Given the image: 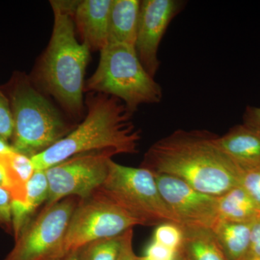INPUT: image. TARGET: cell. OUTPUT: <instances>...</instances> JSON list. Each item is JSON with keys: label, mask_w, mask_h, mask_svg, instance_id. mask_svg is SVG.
<instances>
[{"label": "cell", "mask_w": 260, "mask_h": 260, "mask_svg": "<svg viewBox=\"0 0 260 260\" xmlns=\"http://www.w3.org/2000/svg\"><path fill=\"white\" fill-rule=\"evenodd\" d=\"M246 260H260V257H259V258H250V259H248Z\"/></svg>", "instance_id": "33"}, {"label": "cell", "mask_w": 260, "mask_h": 260, "mask_svg": "<svg viewBox=\"0 0 260 260\" xmlns=\"http://www.w3.org/2000/svg\"><path fill=\"white\" fill-rule=\"evenodd\" d=\"M143 223L104 191L98 189L80 200L67 228L61 258L89 243L120 236Z\"/></svg>", "instance_id": "7"}, {"label": "cell", "mask_w": 260, "mask_h": 260, "mask_svg": "<svg viewBox=\"0 0 260 260\" xmlns=\"http://www.w3.org/2000/svg\"><path fill=\"white\" fill-rule=\"evenodd\" d=\"M244 124L260 133V107L246 108L244 114Z\"/></svg>", "instance_id": "28"}, {"label": "cell", "mask_w": 260, "mask_h": 260, "mask_svg": "<svg viewBox=\"0 0 260 260\" xmlns=\"http://www.w3.org/2000/svg\"><path fill=\"white\" fill-rule=\"evenodd\" d=\"M8 98L14 121L11 145L15 151L34 156L71 132L59 111L23 75L13 78Z\"/></svg>", "instance_id": "4"}, {"label": "cell", "mask_w": 260, "mask_h": 260, "mask_svg": "<svg viewBox=\"0 0 260 260\" xmlns=\"http://www.w3.org/2000/svg\"><path fill=\"white\" fill-rule=\"evenodd\" d=\"M0 161L6 168L11 181L12 201L25 203L27 185L36 171L31 158L25 154L13 151L0 155Z\"/></svg>", "instance_id": "19"}, {"label": "cell", "mask_w": 260, "mask_h": 260, "mask_svg": "<svg viewBox=\"0 0 260 260\" xmlns=\"http://www.w3.org/2000/svg\"><path fill=\"white\" fill-rule=\"evenodd\" d=\"M185 3L180 0H144L140 2L135 50L145 69L153 78L160 67L158 49L173 19Z\"/></svg>", "instance_id": "11"}, {"label": "cell", "mask_w": 260, "mask_h": 260, "mask_svg": "<svg viewBox=\"0 0 260 260\" xmlns=\"http://www.w3.org/2000/svg\"><path fill=\"white\" fill-rule=\"evenodd\" d=\"M15 151L12 145L8 143V142L4 138L0 136V155H5Z\"/></svg>", "instance_id": "30"}, {"label": "cell", "mask_w": 260, "mask_h": 260, "mask_svg": "<svg viewBox=\"0 0 260 260\" xmlns=\"http://www.w3.org/2000/svg\"><path fill=\"white\" fill-rule=\"evenodd\" d=\"M111 5L112 0H84L75 8V24L90 49L102 51L109 42Z\"/></svg>", "instance_id": "12"}, {"label": "cell", "mask_w": 260, "mask_h": 260, "mask_svg": "<svg viewBox=\"0 0 260 260\" xmlns=\"http://www.w3.org/2000/svg\"><path fill=\"white\" fill-rule=\"evenodd\" d=\"M100 190L139 219L143 225L179 220L162 199L153 173L144 168L121 165L113 160Z\"/></svg>", "instance_id": "6"}, {"label": "cell", "mask_w": 260, "mask_h": 260, "mask_svg": "<svg viewBox=\"0 0 260 260\" xmlns=\"http://www.w3.org/2000/svg\"><path fill=\"white\" fill-rule=\"evenodd\" d=\"M0 188L8 191L10 194L12 191V184L6 168L2 161H0Z\"/></svg>", "instance_id": "29"}, {"label": "cell", "mask_w": 260, "mask_h": 260, "mask_svg": "<svg viewBox=\"0 0 260 260\" xmlns=\"http://www.w3.org/2000/svg\"><path fill=\"white\" fill-rule=\"evenodd\" d=\"M153 175L162 199L182 229H207L212 232L218 225L220 220L218 197L200 192L171 176Z\"/></svg>", "instance_id": "10"}, {"label": "cell", "mask_w": 260, "mask_h": 260, "mask_svg": "<svg viewBox=\"0 0 260 260\" xmlns=\"http://www.w3.org/2000/svg\"><path fill=\"white\" fill-rule=\"evenodd\" d=\"M259 257H260V218L253 223L251 233L250 248H249V254L246 259Z\"/></svg>", "instance_id": "27"}, {"label": "cell", "mask_w": 260, "mask_h": 260, "mask_svg": "<svg viewBox=\"0 0 260 260\" xmlns=\"http://www.w3.org/2000/svg\"><path fill=\"white\" fill-rule=\"evenodd\" d=\"M184 233L180 225L174 223L159 224L153 233V241L176 251H180Z\"/></svg>", "instance_id": "21"}, {"label": "cell", "mask_w": 260, "mask_h": 260, "mask_svg": "<svg viewBox=\"0 0 260 260\" xmlns=\"http://www.w3.org/2000/svg\"><path fill=\"white\" fill-rule=\"evenodd\" d=\"M183 257H184V256H183ZM184 260H185V259H184Z\"/></svg>", "instance_id": "34"}, {"label": "cell", "mask_w": 260, "mask_h": 260, "mask_svg": "<svg viewBox=\"0 0 260 260\" xmlns=\"http://www.w3.org/2000/svg\"><path fill=\"white\" fill-rule=\"evenodd\" d=\"M183 260H184V258H183Z\"/></svg>", "instance_id": "35"}, {"label": "cell", "mask_w": 260, "mask_h": 260, "mask_svg": "<svg viewBox=\"0 0 260 260\" xmlns=\"http://www.w3.org/2000/svg\"><path fill=\"white\" fill-rule=\"evenodd\" d=\"M49 197V183L45 171H35L27 185L26 198L24 203L12 201L13 234L15 239L34 218V213Z\"/></svg>", "instance_id": "15"}, {"label": "cell", "mask_w": 260, "mask_h": 260, "mask_svg": "<svg viewBox=\"0 0 260 260\" xmlns=\"http://www.w3.org/2000/svg\"><path fill=\"white\" fill-rule=\"evenodd\" d=\"M216 136L208 130H176L149 148L140 167L220 196L239 185L242 169L215 145Z\"/></svg>", "instance_id": "1"}, {"label": "cell", "mask_w": 260, "mask_h": 260, "mask_svg": "<svg viewBox=\"0 0 260 260\" xmlns=\"http://www.w3.org/2000/svg\"><path fill=\"white\" fill-rule=\"evenodd\" d=\"M14 121L9 99L0 90V136L7 141L13 138Z\"/></svg>", "instance_id": "23"}, {"label": "cell", "mask_w": 260, "mask_h": 260, "mask_svg": "<svg viewBox=\"0 0 260 260\" xmlns=\"http://www.w3.org/2000/svg\"><path fill=\"white\" fill-rule=\"evenodd\" d=\"M136 260H153L149 259V258L146 257V256H137ZM175 260H183V256L182 254H181L180 255H179V257L177 258V259Z\"/></svg>", "instance_id": "32"}, {"label": "cell", "mask_w": 260, "mask_h": 260, "mask_svg": "<svg viewBox=\"0 0 260 260\" xmlns=\"http://www.w3.org/2000/svg\"><path fill=\"white\" fill-rule=\"evenodd\" d=\"M123 234L89 243L77 251L80 260H117L122 244Z\"/></svg>", "instance_id": "20"}, {"label": "cell", "mask_w": 260, "mask_h": 260, "mask_svg": "<svg viewBox=\"0 0 260 260\" xmlns=\"http://www.w3.org/2000/svg\"><path fill=\"white\" fill-rule=\"evenodd\" d=\"M115 154L107 150L78 154L45 170L50 206L70 197L88 198L102 187Z\"/></svg>", "instance_id": "9"}, {"label": "cell", "mask_w": 260, "mask_h": 260, "mask_svg": "<svg viewBox=\"0 0 260 260\" xmlns=\"http://www.w3.org/2000/svg\"><path fill=\"white\" fill-rule=\"evenodd\" d=\"M239 185L250 197L260 211V169H242Z\"/></svg>", "instance_id": "22"}, {"label": "cell", "mask_w": 260, "mask_h": 260, "mask_svg": "<svg viewBox=\"0 0 260 260\" xmlns=\"http://www.w3.org/2000/svg\"><path fill=\"white\" fill-rule=\"evenodd\" d=\"M85 119L69 134L31 158L36 171H45L78 154L107 150L116 155L139 152L141 135L125 105L107 94L87 99Z\"/></svg>", "instance_id": "2"}, {"label": "cell", "mask_w": 260, "mask_h": 260, "mask_svg": "<svg viewBox=\"0 0 260 260\" xmlns=\"http://www.w3.org/2000/svg\"><path fill=\"white\" fill-rule=\"evenodd\" d=\"M58 260H80L78 257V252L75 251V252L70 253V254H67L62 258Z\"/></svg>", "instance_id": "31"}, {"label": "cell", "mask_w": 260, "mask_h": 260, "mask_svg": "<svg viewBox=\"0 0 260 260\" xmlns=\"http://www.w3.org/2000/svg\"><path fill=\"white\" fill-rule=\"evenodd\" d=\"M12 200L10 193L0 188V228L9 233H13Z\"/></svg>", "instance_id": "25"}, {"label": "cell", "mask_w": 260, "mask_h": 260, "mask_svg": "<svg viewBox=\"0 0 260 260\" xmlns=\"http://www.w3.org/2000/svg\"><path fill=\"white\" fill-rule=\"evenodd\" d=\"M215 145L242 170L260 169V133L246 124L237 125L222 136Z\"/></svg>", "instance_id": "13"}, {"label": "cell", "mask_w": 260, "mask_h": 260, "mask_svg": "<svg viewBox=\"0 0 260 260\" xmlns=\"http://www.w3.org/2000/svg\"><path fill=\"white\" fill-rule=\"evenodd\" d=\"M184 242L181 251L185 260H229L213 233L207 229H183Z\"/></svg>", "instance_id": "18"}, {"label": "cell", "mask_w": 260, "mask_h": 260, "mask_svg": "<svg viewBox=\"0 0 260 260\" xmlns=\"http://www.w3.org/2000/svg\"><path fill=\"white\" fill-rule=\"evenodd\" d=\"M87 89L120 100L130 114L143 104L161 102V87L145 69L135 47L108 44L100 61L87 82Z\"/></svg>", "instance_id": "5"}, {"label": "cell", "mask_w": 260, "mask_h": 260, "mask_svg": "<svg viewBox=\"0 0 260 260\" xmlns=\"http://www.w3.org/2000/svg\"><path fill=\"white\" fill-rule=\"evenodd\" d=\"M133 229H129L123 234L122 244L117 260H136V254L133 249Z\"/></svg>", "instance_id": "26"}, {"label": "cell", "mask_w": 260, "mask_h": 260, "mask_svg": "<svg viewBox=\"0 0 260 260\" xmlns=\"http://www.w3.org/2000/svg\"><path fill=\"white\" fill-rule=\"evenodd\" d=\"M219 217L234 223H249L260 218V211L240 185L218 197Z\"/></svg>", "instance_id": "17"}, {"label": "cell", "mask_w": 260, "mask_h": 260, "mask_svg": "<svg viewBox=\"0 0 260 260\" xmlns=\"http://www.w3.org/2000/svg\"><path fill=\"white\" fill-rule=\"evenodd\" d=\"M254 222L234 223L220 220L212 231L228 259H247Z\"/></svg>", "instance_id": "16"}, {"label": "cell", "mask_w": 260, "mask_h": 260, "mask_svg": "<svg viewBox=\"0 0 260 260\" xmlns=\"http://www.w3.org/2000/svg\"><path fill=\"white\" fill-rule=\"evenodd\" d=\"M140 10L138 0H112L108 44L135 47Z\"/></svg>", "instance_id": "14"}, {"label": "cell", "mask_w": 260, "mask_h": 260, "mask_svg": "<svg viewBox=\"0 0 260 260\" xmlns=\"http://www.w3.org/2000/svg\"><path fill=\"white\" fill-rule=\"evenodd\" d=\"M80 198L70 197L50 206L29 222L3 260H58L67 228Z\"/></svg>", "instance_id": "8"}, {"label": "cell", "mask_w": 260, "mask_h": 260, "mask_svg": "<svg viewBox=\"0 0 260 260\" xmlns=\"http://www.w3.org/2000/svg\"><path fill=\"white\" fill-rule=\"evenodd\" d=\"M78 2H51L54 27L38 73L48 93L74 116L83 109L84 76L90 50L75 37L74 13Z\"/></svg>", "instance_id": "3"}, {"label": "cell", "mask_w": 260, "mask_h": 260, "mask_svg": "<svg viewBox=\"0 0 260 260\" xmlns=\"http://www.w3.org/2000/svg\"><path fill=\"white\" fill-rule=\"evenodd\" d=\"M181 254L176 251L152 240L145 250V256L153 260H175Z\"/></svg>", "instance_id": "24"}]
</instances>
